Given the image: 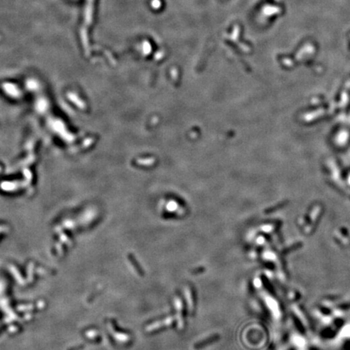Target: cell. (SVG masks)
<instances>
[{"label":"cell","mask_w":350,"mask_h":350,"mask_svg":"<svg viewBox=\"0 0 350 350\" xmlns=\"http://www.w3.org/2000/svg\"><path fill=\"white\" fill-rule=\"evenodd\" d=\"M128 257L130 259V262H132V264L134 265V267H135V269H136V271L138 272V273H139L140 276H143V275H144V270H142L141 267H139V264L138 263V262L135 260V259L133 257L132 255H129Z\"/></svg>","instance_id":"1"},{"label":"cell","mask_w":350,"mask_h":350,"mask_svg":"<svg viewBox=\"0 0 350 350\" xmlns=\"http://www.w3.org/2000/svg\"><path fill=\"white\" fill-rule=\"evenodd\" d=\"M218 339H219V336H218V335H214V336L209 337L208 339L204 340L203 341H200V342H199L198 344H199V345H200V347H203V346L206 345V344H208L210 343L215 342V341L217 340Z\"/></svg>","instance_id":"2"}]
</instances>
